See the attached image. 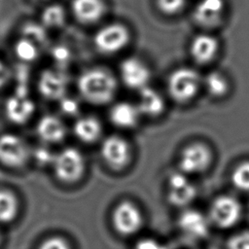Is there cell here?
<instances>
[{
	"label": "cell",
	"mask_w": 249,
	"mask_h": 249,
	"mask_svg": "<svg viewBox=\"0 0 249 249\" xmlns=\"http://www.w3.org/2000/svg\"><path fill=\"white\" fill-rule=\"evenodd\" d=\"M117 88L116 78L102 68L88 69L77 80L79 93L87 102L93 105H104L112 101Z\"/></svg>",
	"instance_id": "6da1fadb"
},
{
	"label": "cell",
	"mask_w": 249,
	"mask_h": 249,
	"mask_svg": "<svg viewBox=\"0 0 249 249\" xmlns=\"http://www.w3.org/2000/svg\"><path fill=\"white\" fill-rule=\"evenodd\" d=\"M32 160V149L26 140L15 132L0 134V164L11 170L24 168Z\"/></svg>",
	"instance_id": "7a4b0ae2"
},
{
	"label": "cell",
	"mask_w": 249,
	"mask_h": 249,
	"mask_svg": "<svg viewBox=\"0 0 249 249\" xmlns=\"http://www.w3.org/2000/svg\"><path fill=\"white\" fill-rule=\"evenodd\" d=\"M202 79L198 72L191 67H179L173 70L167 78V91L170 97L178 103L191 101L198 92Z\"/></svg>",
	"instance_id": "3957f363"
},
{
	"label": "cell",
	"mask_w": 249,
	"mask_h": 249,
	"mask_svg": "<svg viewBox=\"0 0 249 249\" xmlns=\"http://www.w3.org/2000/svg\"><path fill=\"white\" fill-rule=\"evenodd\" d=\"M86 162L83 154L74 147H66L54 154L52 163L53 175L60 183L74 184L85 171Z\"/></svg>",
	"instance_id": "277c9868"
},
{
	"label": "cell",
	"mask_w": 249,
	"mask_h": 249,
	"mask_svg": "<svg viewBox=\"0 0 249 249\" xmlns=\"http://www.w3.org/2000/svg\"><path fill=\"white\" fill-rule=\"evenodd\" d=\"M131 38L128 27L122 22H110L100 27L93 36L95 50L102 54H115L123 51Z\"/></svg>",
	"instance_id": "5b68a950"
},
{
	"label": "cell",
	"mask_w": 249,
	"mask_h": 249,
	"mask_svg": "<svg viewBox=\"0 0 249 249\" xmlns=\"http://www.w3.org/2000/svg\"><path fill=\"white\" fill-rule=\"evenodd\" d=\"M242 215V205L239 200L230 195L215 197L209 207L208 218L216 227L226 230L235 226Z\"/></svg>",
	"instance_id": "8992f818"
},
{
	"label": "cell",
	"mask_w": 249,
	"mask_h": 249,
	"mask_svg": "<svg viewBox=\"0 0 249 249\" xmlns=\"http://www.w3.org/2000/svg\"><path fill=\"white\" fill-rule=\"evenodd\" d=\"M23 89H18L9 95L3 104V113L6 120L15 125L27 124L36 110L35 102Z\"/></svg>",
	"instance_id": "52a82bcc"
},
{
	"label": "cell",
	"mask_w": 249,
	"mask_h": 249,
	"mask_svg": "<svg viewBox=\"0 0 249 249\" xmlns=\"http://www.w3.org/2000/svg\"><path fill=\"white\" fill-rule=\"evenodd\" d=\"M143 215L136 204L128 200L118 203L112 212V225L115 231L124 236L137 233L143 226Z\"/></svg>",
	"instance_id": "ba28073f"
},
{
	"label": "cell",
	"mask_w": 249,
	"mask_h": 249,
	"mask_svg": "<svg viewBox=\"0 0 249 249\" xmlns=\"http://www.w3.org/2000/svg\"><path fill=\"white\" fill-rule=\"evenodd\" d=\"M213 160L209 147L200 142L187 145L179 157V167L183 173L199 174L208 169Z\"/></svg>",
	"instance_id": "9c48e42d"
},
{
	"label": "cell",
	"mask_w": 249,
	"mask_h": 249,
	"mask_svg": "<svg viewBox=\"0 0 249 249\" xmlns=\"http://www.w3.org/2000/svg\"><path fill=\"white\" fill-rule=\"evenodd\" d=\"M100 155L109 167L121 170L126 167L130 161L131 149L124 138L118 135H110L102 141Z\"/></svg>",
	"instance_id": "30bf717a"
},
{
	"label": "cell",
	"mask_w": 249,
	"mask_h": 249,
	"mask_svg": "<svg viewBox=\"0 0 249 249\" xmlns=\"http://www.w3.org/2000/svg\"><path fill=\"white\" fill-rule=\"evenodd\" d=\"M226 12L225 0H199L193 11L194 22L204 30L221 26Z\"/></svg>",
	"instance_id": "8fae6325"
},
{
	"label": "cell",
	"mask_w": 249,
	"mask_h": 249,
	"mask_svg": "<svg viewBox=\"0 0 249 249\" xmlns=\"http://www.w3.org/2000/svg\"><path fill=\"white\" fill-rule=\"evenodd\" d=\"M120 78L129 89L140 90L149 86L151 71L147 64L138 57L124 58L119 66Z\"/></svg>",
	"instance_id": "7c38bea8"
},
{
	"label": "cell",
	"mask_w": 249,
	"mask_h": 249,
	"mask_svg": "<svg viewBox=\"0 0 249 249\" xmlns=\"http://www.w3.org/2000/svg\"><path fill=\"white\" fill-rule=\"evenodd\" d=\"M68 78L64 72L57 69L43 70L37 80V90L48 100H60L66 95Z\"/></svg>",
	"instance_id": "4fadbf2b"
},
{
	"label": "cell",
	"mask_w": 249,
	"mask_h": 249,
	"mask_svg": "<svg viewBox=\"0 0 249 249\" xmlns=\"http://www.w3.org/2000/svg\"><path fill=\"white\" fill-rule=\"evenodd\" d=\"M196 196L195 185L182 171L169 175L167 180V198L175 206L182 207L190 204Z\"/></svg>",
	"instance_id": "5bb4252c"
},
{
	"label": "cell",
	"mask_w": 249,
	"mask_h": 249,
	"mask_svg": "<svg viewBox=\"0 0 249 249\" xmlns=\"http://www.w3.org/2000/svg\"><path fill=\"white\" fill-rule=\"evenodd\" d=\"M178 227L182 233L191 239H203L209 233L210 220L196 209L184 210L178 218Z\"/></svg>",
	"instance_id": "9a60e30c"
},
{
	"label": "cell",
	"mask_w": 249,
	"mask_h": 249,
	"mask_svg": "<svg viewBox=\"0 0 249 249\" xmlns=\"http://www.w3.org/2000/svg\"><path fill=\"white\" fill-rule=\"evenodd\" d=\"M35 132L43 144L52 145L62 142L67 134L64 122L53 114L42 116L36 123Z\"/></svg>",
	"instance_id": "2e32d148"
},
{
	"label": "cell",
	"mask_w": 249,
	"mask_h": 249,
	"mask_svg": "<svg viewBox=\"0 0 249 249\" xmlns=\"http://www.w3.org/2000/svg\"><path fill=\"white\" fill-rule=\"evenodd\" d=\"M220 49L219 40L209 33H199L196 35L189 47L192 59L199 65L211 62L217 55Z\"/></svg>",
	"instance_id": "e0dca14e"
},
{
	"label": "cell",
	"mask_w": 249,
	"mask_h": 249,
	"mask_svg": "<svg viewBox=\"0 0 249 249\" xmlns=\"http://www.w3.org/2000/svg\"><path fill=\"white\" fill-rule=\"evenodd\" d=\"M71 10L79 23L91 25L102 19L107 7L104 0H72Z\"/></svg>",
	"instance_id": "ac0fdd59"
},
{
	"label": "cell",
	"mask_w": 249,
	"mask_h": 249,
	"mask_svg": "<svg viewBox=\"0 0 249 249\" xmlns=\"http://www.w3.org/2000/svg\"><path fill=\"white\" fill-rule=\"evenodd\" d=\"M140 112L136 104L122 101L114 104L109 112L111 123L121 128L134 127L140 119Z\"/></svg>",
	"instance_id": "d6986e66"
},
{
	"label": "cell",
	"mask_w": 249,
	"mask_h": 249,
	"mask_svg": "<svg viewBox=\"0 0 249 249\" xmlns=\"http://www.w3.org/2000/svg\"><path fill=\"white\" fill-rule=\"evenodd\" d=\"M136 106L141 115L154 118L160 116L163 112L165 103L160 93L154 88L148 86L139 90Z\"/></svg>",
	"instance_id": "ffe728a7"
},
{
	"label": "cell",
	"mask_w": 249,
	"mask_h": 249,
	"mask_svg": "<svg viewBox=\"0 0 249 249\" xmlns=\"http://www.w3.org/2000/svg\"><path fill=\"white\" fill-rule=\"evenodd\" d=\"M75 136L86 144H90L99 139L102 133V126L99 121L90 116L78 118L73 124Z\"/></svg>",
	"instance_id": "44dd1931"
},
{
	"label": "cell",
	"mask_w": 249,
	"mask_h": 249,
	"mask_svg": "<svg viewBox=\"0 0 249 249\" xmlns=\"http://www.w3.org/2000/svg\"><path fill=\"white\" fill-rule=\"evenodd\" d=\"M20 202L18 195L10 188L0 187V224H11L18 218Z\"/></svg>",
	"instance_id": "7402d4cb"
},
{
	"label": "cell",
	"mask_w": 249,
	"mask_h": 249,
	"mask_svg": "<svg viewBox=\"0 0 249 249\" xmlns=\"http://www.w3.org/2000/svg\"><path fill=\"white\" fill-rule=\"evenodd\" d=\"M207 93L213 98H221L229 91V81L220 71H211L202 80Z\"/></svg>",
	"instance_id": "603a6c76"
},
{
	"label": "cell",
	"mask_w": 249,
	"mask_h": 249,
	"mask_svg": "<svg viewBox=\"0 0 249 249\" xmlns=\"http://www.w3.org/2000/svg\"><path fill=\"white\" fill-rule=\"evenodd\" d=\"M232 186L240 192H249V160L238 163L231 174Z\"/></svg>",
	"instance_id": "cb8c5ba5"
},
{
	"label": "cell",
	"mask_w": 249,
	"mask_h": 249,
	"mask_svg": "<svg viewBox=\"0 0 249 249\" xmlns=\"http://www.w3.org/2000/svg\"><path fill=\"white\" fill-rule=\"evenodd\" d=\"M42 18L43 22L48 26H62L65 21V13L61 6L53 5L44 11Z\"/></svg>",
	"instance_id": "d4e9b609"
},
{
	"label": "cell",
	"mask_w": 249,
	"mask_h": 249,
	"mask_svg": "<svg viewBox=\"0 0 249 249\" xmlns=\"http://www.w3.org/2000/svg\"><path fill=\"white\" fill-rule=\"evenodd\" d=\"M155 4L160 14L166 17H173L184 10L187 0H155Z\"/></svg>",
	"instance_id": "484cf974"
},
{
	"label": "cell",
	"mask_w": 249,
	"mask_h": 249,
	"mask_svg": "<svg viewBox=\"0 0 249 249\" xmlns=\"http://www.w3.org/2000/svg\"><path fill=\"white\" fill-rule=\"evenodd\" d=\"M16 53L23 61H32L37 57L38 51L34 43L22 39L16 46Z\"/></svg>",
	"instance_id": "4316f807"
},
{
	"label": "cell",
	"mask_w": 249,
	"mask_h": 249,
	"mask_svg": "<svg viewBox=\"0 0 249 249\" xmlns=\"http://www.w3.org/2000/svg\"><path fill=\"white\" fill-rule=\"evenodd\" d=\"M226 249H249V231L233 233L228 239Z\"/></svg>",
	"instance_id": "83f0119b"
},
{
	"label": "cell",
	"mask_w": 249,
	"mask_h": 249,
	"mask_svg": "<svg viewBox=\"0 0 249 249\" xmlns=\"http://www.w3.org/2000/svg\"><path fill=\"white\" fill-rule=\"evenodd\" d=\"M37 249H72L69 241L60 235H51L42 240Z\"/></svg>",
	"instance_id": "f1b7e54d"
},
{
	"label": "cell",
	"mask_w": 249,
	"mask_h": 249,
	"mask_svg": "<svg viewBox=\"0 0 249 249\" xmlns=\"http://www.w3.org/2000/svg\"><path fill=\"white\" fill-rule=\"evenodd\" d=\"M23 35L26 40L34 44H40L45 40V32L43 28L36 24L25 25L23 28Z\"/></svg>",
	"instance_id": "f546056e"
},
{
	"label": "cell",
	"mask_w": 249,
	"mask_h": 249,
	"mask_svg": "<svg viewBox=\"0 0 249 249\" xmlns=\"http://www.w3.org/2000/svg\"><path fill=\"white\" fill-rule=\"evenodd\" d=\"M54 154L51 153L47 147H39L32 150V160L36 161L37 164L41 166H46L53 163Z\"/></svg>",
	"instance_id": "4dcf8cb0"
},
{
	"label": "cell",
	"mask_w": 249,
	"mask_h": 249,
	"mask_svg": "<svg viewBox=\"0 0 249 249\" xmlns=\"http://www.w3.org/2000/svg\"><path fill=\"white\" fill-rule=\"evenodd\" d=\"M59 106L63 114L67 116H75L78 114L80 106L77 100L65 95L59 100Z\"/></svg>",
	"instance_id": "1f68e13d"
},
{
	"label": "cell",
	"mask_w": 249,
	"mask_h": 249,
	"mask_svg": "<svg viewBox=\"0 0 249 249\" xmlns=\"http://www.w3.org/2000/svg\"><path fill=\"white\" fill-rule=\"evenodd\" d=\"M12 72L10 68L0 60V90L3 89L11 81Z\"/></svg>",
	"instance_id": "d6a6232c"
},
{
	"label": "cell",
	"mask_w": 249,
	"mask_h": 249,
	"mask_svg": "<svg viewBox=\"0 0 249 249\" xmlns=\"http://www.w3.org/2000/svg\"><path fill=\"white\" fill-rule=\"evenodd\" d=\"M137 249H166V248L155 240L145 239L138 243Z\"/></svg>",
	"instance_id": "836d02e7"
},
{
	"label": "cell",
	"mask_w": 249,
	"mask_h": 249,
	"mask_svg": "<svg viewBox=\"0 0 249 249\" xmlns=\"http://www.w3.org/2000/svg\"><path fill=\"white\" fill-rule=\"evenodd\" d=\"M53 55L58 60H65L68 57V53L64 48H55L53 51Z\"/></svg>",
	"instance_id": "e575fe53"
},
{
	"label": "cell",
	"mask_w": 249,
	"mask_h": 249,
	"mask_svg": "<svg viewBox=\"0 0 249 249\" xmlns=\"http://www.w3.org/2000/svg\"><path fill=\"white\" fill-rule=\"evenodd\" d=\"M2 239H3V237H2V233H1V231H0V245H1V243H2Z\"/></svg>",
	"instance_id": "d590c367"
}]
</instances>
